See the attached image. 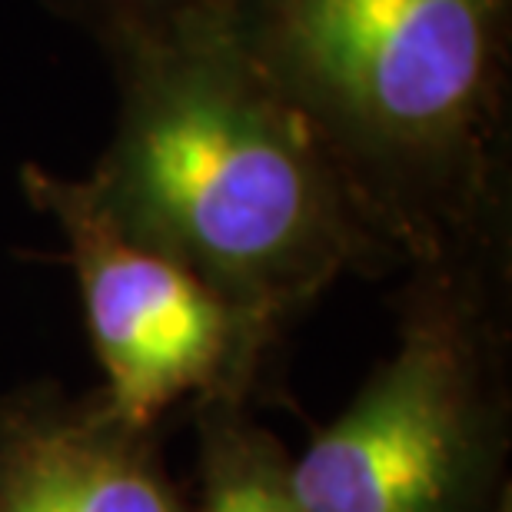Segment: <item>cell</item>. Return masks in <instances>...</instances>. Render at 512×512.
Returning a JSON list of instances; mask_svg holds the SVG:
<instances>
[{"label":"cell","instance_id":"277c9868","mask_svg":"<svg viewBox=\"0 0 512 512\" xmlns=\"http://www.w3.org/2000/svg\"><path fill=\"white\" fill-rule=\"evenodd\" d=\"M20 187L57 223L74 266L87 336L104 383L97 396L133 426H163L210 393L263 396L276 353L227 296L97 207L80 177L24 163Z\"/></svg>","mask_w":512,"mask_h":512},{"label":"cell","instance_id":"3957f363","mask_svg":"<svg viewBox=\"0 0 512 512\" xmlns=\"http://www.w3.org/2000/svg\"><path fill=\"white\" fill-rule=\"evenodd\" d=\"M512 250L403 270L396 346L290 456L303 512H506Z\"/></svg>","mask_w":512,"mask_h":512},{"label":"cell","instance_id":"8992f818","mask_svg":"<svg viewBox=\"0 0 512 512\" xmlns=\"http://www.w3.org/2000/svg\"><path fill=\"white\" fill-rule=\"evenodd\" d=\"M197 433V489L190 512H303L290 453L256 416V396L210 393L190 403Z\"/></svg>","mask_w":512,"mask_h":512},{"label":"cell","instance_id":"5b68a950","mask_svg":"<svg viewBox=\"0 0 512 512\" xmlns=\"http://www.w3.org/2000/svg\"><path fill=\"white\" fill-rule=\"evenodd\" d=\"M163 426H133L97 389L57 380L0 393V512H190L163 456Z\"/></svg>","mask_w":512,"mask_h":512},{"label":"cell","instance_id":"7a4b0ae2","mask_svg":"<svg viewBox=\"0 0 512 512\" xmlns=\"http://www.w3.org/2000/svg\"><path fill=\"white\" fill-rule=\"evenodd\" d=\"M117 124L84 187L280 350L343 276L403 273L310 127L217 24L110 57Z\"/></svg>","mask_w":512,"mask_h":512},{"label":"cell","instance_id":"52a82bcc","mask_svg":"<svg viewBox=\"0 0 512 512\" xmlns=\"http://www.w3.org/2000/svg\"><path fill=\"white\" fill-rule=\"evenodd\" d=\"M44 4L87 30L107 57L170 37L193 24H213L227 0H44Z\"/></svg>","mask_w":512,"mask_h":512},{"label":"cell","instance_id":"6da1fadb","mask_svg":"<svg viewBox=\"0 0 512 512\" xmlns=\"http://www.w3.org/2000/svg\"><path fill=\"white\" fill-rule=\"evenodd\" d=\"M213 24L403 270L512 250V0H227Z\"/></svg>","mask_w":512,"mask_h":512}]
</instances>
